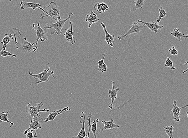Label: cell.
<instances>
[{"label":"cell","mask_w":188,"mask_h":138,"mask_svg":"<svg viewBox=\"0 0 188 138\" xmlns=\"http://www.w3.org/2000/svg\"><path fill=\"white\" fill-rule=\"evenodd\" d=\"M7 48V45H3L2 48L0 49V57H17V56L15 54H11L9 52L7 51L6 50Z\"/></svg>","instance_id":"23"},{"label":"cell","mask_w":188,"mask_h":138,"mask_svg":"<svg viewBox=\"0 0 188 138\" xmlns=\"http://www.w3.org/2000/svg\"><path fill=\"white\" fill-rule=\"evenodd\" d=\"M44 11L41 12V18L44 19L45 17L50 16L51 20H54L56 22L61 20L59 7L57 5L56 3L51 2L48 6H44L43 8Z\"/></svg>","instance_id":"2"},{"label":"cell","mask_w":188,"mask_h":138,"mask_svg":"<svg viewBox=\"0 0 188 138\" xmlns=\"http://www.w3.org/2000/svg\"><path fill=\"white\" fill-rule=\"evenodd\" d=\"M92 115L91 114V112H90V113H89L88 115H87V121L88 122V133L87 135V138H89L90 132L91 131L90 130V125H91V119L92 117Z\"/></svg>","instance_id":"30"},{"label":"cell","mask_w":188,"mask_h":138,"mask_svg":"<svg viewBox=\"0 0 188 138\" xmlns=\"http://www.w3.org/2000/svg\"><path fill=\"white\" fill-rule=\"evenodd\" d=\"M20 6L22 10H25L27 9V8H32L34 11H35L36 8H39L42 11H44L43 8L41 7L44 6L40 5V4L37 3L28 2L24 1H21Z\"/></svg>","instance_id":"10"},{"label":"cell","mask_w":188,"mask_h":138,"mask_svg":"<svg viewBox=\"0 0 188 138\" xmlns=\"http://www.w3.org/2000/svg\"><path fill=\"white\" fill-rule=\"evenodd\" d=\"M34 131V130H31V131L28 132L27 133L26 138H34V134H33V132Z\"/></svg>","instance_id":"32"},{"label":"cell","mask_w":188,"mask_h":138,"mask_svg":"<svg viewBox=\"0 0 188 138\" xmlns=\"http://www.w3.org/2000/svg\"><path fill=\"white\" fill-rule=\"evenodd\" d=\"M48 67L47 70H45L39 74H34L29 71V75L30 76L34 77L36 81L38 80V81H36L37 84L41 83H47L49 80V78L50 76H52L55 79H56V77L54 76V71H50V65L49 63H48Z\"/></svg>","instance_id":"4"},{"label":"cell","mask_w":188,"mask_h":138,"mask_svg":"<svg viewBox=\"0 0 188 138\" xmlns=\"http://www.w3.org/2000/svg\"><path fill=\"white\" fill-rule=\"evenodd\" d=\"M164 66L165 67H169L171 70H174L176 69L174 66L173 62L170 59V57H168L166 58Z\"/></svg>","instance_id":"29"},{"label":"cell","mask_w":188,"mask_h":138,"mask_svg":"<svg viewBox=\"0 0 188 138\" xmlns=\"http://www.w3.org/2000/svg\"><path fill=\"white\" fill-rule=\"evenodd\" d=\"M94 8L95 10L99 13L101 14L107 12L109 9V7L104 2H97L94 5Z\"/></svg>","instance_id":"19"},{"label":"cell","mask_w":188,"mask_h":138,"mask_svg":"<svg viewBox=\"0 0 188 138\" xmlns=\"http://www.w3.org/2000/svg\"><path fill=\"white\" fill-rule=\"evenodd\" d=\"M137 21L133 22L131 28L127 32L123 34V35L119 36L118 37V39L119 40L123 39L126 38L127 36L130 35V34L139 33L142 31V30L144 28L145 25L144 24H143V25H139Z\"/></svg>","instance_id":"6"},{"label":"cell","mask_w":188,"mask_h":138,"mask_svg":"<svg viewBox=\"0 0 188 138\" xmlns=\"http://www.w3.org/2000/svg\"><path fill=\"white\" fill-rule=\"evenodd\" d=\"M12 1V0H9V1Z\"/></svg>","instance_id":"35"},{"label":"cell","mask_w":188,"mask_h":138,"mask_svg":"<svg viewBox=\"0 0 188 138\" xmlns=\"http://www.w3.org/2000/svg\"><path fill=\"white\" fill-rule=\"evenodd\" d=\"M43 105H44V103L43 102L37 103L36 106H32L30 103H27L25 107V110L26 111L28 112L31 116V120L30 123H31L33 121L38 118L39 116H41L39 114L40 112H45L47 113L49 112V110H46L45 109L41 110V107Z\"/></svg>","instance_id":"3"},{"label":"cell","mask_w":188,"mask_h":138,"mask_svg":"<svg viewBox=\"0 0 188 138\" xmlns=\"http://www.w3.org/2000/svg\"><path fill=\"white\" fill-rule=\"evenodd\" d=\"M35 34L37 36V41L35 42L37 45L39 40L41 42H44L45 41H48V37L46 36L47 32H44L43 29L41 28L39 23H38L37 24V29L36 31Z\"/></svg>","instance_id":"9"},{"label":"cell","mask_w":188,"mask_h":138,"mask_svg":"<svg viewBox=\"0 0 188 138\" xmlns=\"http://www.w3.org/2000/svg\"><path fill=\"white\" fill-rule=\"evenodd\" d=\"M14 40V36L12 34H6L3 38V39L2 41L1 42V44H5V45H8L11 42L13 41Z\"/></svg>","instance_id":"24"},{"label":"cell","mask_w":188,"mask_h":138,"mask_svg":"<svg viewBox=\"0 0 188 138\" xmlns=\"http://www.w3.org/2000/svg\"><path fill=\"white\" fill-rule=\"evenodd\" d=\"M72 22L70 21L69 22L70 28L67 30L65 33L64 34L65 38L67 40L68 42L71 43L72 45H74L76 43L74 37V32L73 30Z\"/></svg>","instance_id":"11"},{"label":"cell","mask_w":188,"mask_h":138,"mask_svg":"<svg viewBox=\"0 0 188 138\" xmlns=\"http://www.w3.org/2000/svg\"><path fill=\"white\" fill-rule=\"evenodd\" d=\"M159 16L158 17L156 21L157 23H159L162 18H164L166 16V13L164 9H163V7H160L159 8Z\"/></svg>","instance_id":"27"},{"label":"cell","mask_w":188,"mask_h":138,"mask_svg":"<svg viewBox=\"0 0 188 138\" xmlns=\"http://www.w3.org/2000/svg\"><path fill=\"white\" fill-rule=\"evenodd\" d=\"M112 83V88L111 90L108 91L109 93V97L111 99V103L108 107L109 108H110V110H112L113 109V104L115 100L117 98L118 92L119 91V87H118L117 89H114V82L111 81Z\"/></svg>","instance_id":"15"},{"label":"cell","mask_w":188,"mask_h":138,"mask_svg":"<svg viewBox=\"0 0 188 138\" xmlns=\"http://www.w3.org/2000/svg\"><path fill=\"white\" fill-rule=\"evenodd\" d=\"M186 116H187V117L188 118V112H187V111H186Z\"/></svg>","instance_id":"34"},{"label":"cell","mask_w":188,"mask_h":138,"mask_svg":"<svg viewBox=\"0 0 188 138\" xmlns=\"http://www.w3.org/2000/svg\"><path fill=\"white\" fill-rule=\"evenodd\" d=\"M72 15H74V14L72 13H70L69 14L68 17L66 19L64 20H61L60 21L56 22L54 24L48 25V24L45 26L44 27V29H50L54 28V31L51 33V34H56L57 35L62 33L63 32V28H64L65 24L66 22L70 20L71 18Z\"/></svg>","instance_id":"5"},{"label":"cell","mask_w":188,"mask_h":138,"mask_svg":"<svg viewBox=\"0 0 188 138\" xmlns=\"http://www.w3.org/2000/svg\"><path fill=\"white\" fill-rule=\"evenodd\" d=\"M170 34L180 42L182 41V38H186L188 37V35H185L184 33H180L178 28H175L173 32L170 33Z\"/></svg>","instance_id":"20"},{"label":"cell","mask_w":188,"mask_h":138,"mask_svg":"<svg viewBox=\"0 0 188 138\" xmlns=\"http://www.w3.org/2000/svg\"><path fill=\"white\" fill-rule=\"evenodd\" d=\"M9 114V111L6 113L5 112H2L0 113V123H2L3 122H7L10 125V127L11 128L14 126V123L9 121L8 119V115Z\"/></svg>","instance_id":"21"},{"label":"cell","mask_w":188,"mask_h":138,"mask_svg":"<svg viewBox=\"0 0 188 138\" xmlns=\"http://www.w3.org/2000/svg\"><path fill=\"white\" fill-rule=\"evenodd\" d=\"M81 113L83 115L81 117L83 119V120H80V123H81L82 124L81 130H80L79 133L77 136H72L71 138H85L87 136V134L86 133L85 129V125L87 119L86 118L84 112H82Z\"/></svg>","instance_id":"16"},{"label":"cell","mask_w":188,"mask_h":138,"mask_svg":"<svg viewBox=\"0 0 188 138\" xmlns=\"http://www.w3.org/2000/svg\"><path fill=\"white\" fill-rule=\"evenodd\" d=\"M99 121V119H97L94 121L92 122V124L90 125V130L92 132L93 134L94 135V138H97V123Z\"/></svg>","instance_id":"26"},{"label":"cell","mask_w":188,"mask_h":138,"mask_svg":"<svg viewBox=\"0 0 188 138\" xmlns=\"http://www.w3.org/2000/svg\"><path fill=\"white\" fill-rule=\"evenodd\" d=\"M164 131L166 134L169 136V138H174L173 136V133L174 130L173 126H163Z\"/></svg>","instance_id":"28"},{"label":"cell","mask_w":188,"mask_h":138,"mask_svg":"<svg viewBox=\"0 0 188 138\" xmlns=\"http://www.w3.org/2000/svg\"><path fill=\"white\" fill-rule=\"evenodd\" d=\"M86 21L88 22V28L91 27L92 24L95 23L100 21L97 14L91 11L90 14H87L86 17Z\"/></svg>","instance_id":"17"},{"label":"cell","mask_w":188,"mask_h":138,"mask_svg":"<svg viewBox=\"0 0 188 138\" xmlns=\"http://www.w3.org/2000/svg\"><path fill=\"white\" fill-rule=\"evenodd\" d=\"M106 54V53H104L102 59L101 60H99L98 62H97L98 65V71L101 72L102 73H104V72L107 71V65L105 64L104 62V60Z\"/></svg>","instance_id":"22"},{"label":"cell","mask_w":188,"mask_h":138,"mask_svg":"<svg viewBox=\"0 0 188 138\" xmlns=\"http://www.w3.org/2000/svg\"><path fill=\"white\" fill-rule=\"evenodd\" d=\"M176 101H177L175 100L173 102V109L170 110V111H172L173 112V119L176 122H179L180 121V117L181 116L180 111L183 108H185L186 107H188V105H186L183 106V107H178L177 104H176Z\"/></svg>","instance_id":"8"},{"label":"cell","mask_w":188,"mask_h":138,"mask_svg":"<svg viewBox=\"0 0 188 138\" xmlns=\"http://www.w3.org/2000/svg\"><path fill=\"white\" fill-rule=\"evenodd\" d=\"M43 121V119L41 117V116H39L36 119L30 123L29 126V128L26 129L24 131V134L26 135L29 130H35V133L34 134V137L35 138L37 137V129H41L42 126H41V123Z\"/></svg>","instance_id":"7"},{"label":"cell","mask_w":188,"mask_h":138,"mask_svg":"<svg viewBox=\"0 0 188 138\" xmlns=\"http://www.w3.org/2000/svg\"><path fill=\"white\" fill-rule=\"evenodd\" d=\"M102 123L104 124V126L102 129L100 130L102 132L106 130H112L115 128H120V126L114 123V119H111L108 121H106L104 120L102 121Z\"/></svg>","instance_id":"18"},{"label":"cell","mask_w":188,"mask_h":138,"mask_svg":"<svg viewBox=\"0 0 188 138\" xmlns=\"http://www.w3.org/2000/svg\"><path fill=\"white\" fill-rule=\"evenodd\" d=\"M102 27H103V30L105 33V40L108 45L111 46L112 47H114V45L115 36L109 34L106 28L104 22H101Z\"/></svg>","instance_id":"12"},{"label":"cell","mask_w":188,"mask_h":138,"mask_svg":"<svg viewBox=\"0 0 188 138\" xmlns=\"http://www.w3.org/2000/svg\"><path fill=\"white\" fill-rule=\"evenodd\" d=\"M12 32L16 48L21 50L24 54L34 52L38 50L36 42L31 43L27 41L26 38L23 37L18 28H13Z\"/></svg>","instance_id":"1"},{"label":"cell","mask_w":188,"mask_h":138,"mask_svg":"<svg viewBox=\"0 0 188 138\" xmlns=\"http://www.w3.org/2000/svg\"><path fill=\"white\" fill-rule=\"evenodd\" d=\"M70 111L71 110L69 108V107H67L64 108L62 109H61V110H59L54 111H53L51 113H50V114L48 116V117L46 118L45 120L44 121V122L45 123H47L48 121H54V119H55L56 117H57V116H59V115L63 113V112L64 111Z\"/></svg>","instance_id":"14"},{"label":"cell","mask_w":188,"mask_h":138,"mask_svg":"<svg viewBox=\"0 0 188 138\" xmlns=\"http://www.w3.org/2000/svg\"><path fill=\"white\" fill-rule=\"evenodd\" d=\"M145 0H135L134 1V3L135 5L132 8L131 11L132 12H134L136 10L143 8L144 5Z\"/></svg>","instance_id":"25"},{"label":"cell","mask_w":188,"mask_h":138,"mask_svg":"<svg viewBox=\"0 0 188 138\" xmlns=\"http://www.w3.org/2000/svg\"><path fill=\"white\" fill-rule=\"evenodd\" d=\"M188 71V68H187V69H186V70H184V71H183V73H185L186 71Z\"/></svg>","instance_id":"33"},{"label":"cell","mask_w":188,"mask_h":138,"mask_svg":"<svg viewBox=\"0 0 188 138\" xmlns=\"http://www.w3.org/2000/svg\"><path fill=\"white\" fill-rule=\"evenodd\" d=\"M138 22L142 23L144 24L145 26L149 28L152 32L155 33L157 32L158 30L163 28L164 26L159 25L157 23L155 22H145L141 21V20H138L137 21Z\"/></svg>","instance_id":"13"},{"label":"cell","mask_w":188,"mask_h":138,"mask_svg":"<svg viewBox=\"0 0 188 138\" xmlns=\"http://www.w3.org/2000/svg\"><path fill=\"white\" fill-rule=\"evenodd\" d=\"M169 52L171 55L176 56L178 54V52L175 48V46L171 47L169 50Z\"/></svg>","instance_id":"31"}]
</instances>
